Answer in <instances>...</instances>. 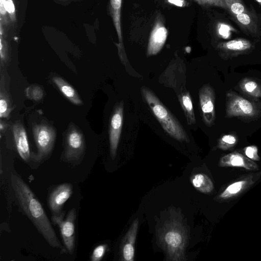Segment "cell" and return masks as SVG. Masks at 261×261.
I'll list each match as a JSON object with an SVG mask.
<instances>
[{
  "label": "cell",
  "instance_id": "obj_1",
  "mask_svg": "<svg viewBox=\"0 0 261 261\" xmlns=\"http://www.w3.org/2000/svg\"><path fill=\"white\" fill-rule=\"evenodd\" d=\"M14 194L21 209L48 244L63 250L41 203L23 179L15 172L11 175Z\"/></svg>",
  "mask_w": 261,
  "mask_h": 261
},
{
  "label": "cell",
  "instance_id": "obj_2",
  "mask_svg": "<svg viewBox=\"0 0 261 261\" xmlns=\"http://www.w3.org/2000/svg\"><path fill=\"white\" fill-rule=\"evenodd\" d=\"M158 241L165 252L167 260L186 259L185 250L187 234L181 223L174 220L165 224L159 232Z\"/></svg>",
  "mask_w": 261,
  "mask_h": 261
},
{
  "label": "cell",
  "instance_id": "obj_3",
  "mask_svg": "<svg viewBox=\"0 0 261 261\" xmlns=\"http://www.w3.org/2000/svg\"><path fill=\"white\" fill-rule=\"evenodd\" d=\"M141 91L145 101L164 130L180 142H188L189 137L182 125L154 93L146 87H143Z\"/></svg>",
  "mask_w": 261,
  "mask_h": 261
},
{
  "label": "cell",
  "instance_id": "obj_4",
  "mask_svg": "<svg viewBox=\"0 0 261 261\" xmlns=\"http://www.w3.org/2000/svg\"><path fill=\"white\" fill-rule=\"evenodd\" d=\"M32 130L38 151L32 155V158L35 162H41L53 150L56 132L53 127L45 123L34 124Z\"/></svg>",
  "mask_w": 261,
  "mask_h": 261
},
{
  "label": "cell",
  "instance_id": "obj_5",
  "mask_svg": "<svg viewBox=\"0 0 261 261\" xmlns=\"http://www.w3.org/2000/svg\"><path fill=\"white\" fill-rule=\"evenodd\" d=\"M259 113L260 108L256 103L234 92L227 93L226 110L227 117H240L250 118L256 117Z\"/></svg>",
  "mask_w": 261,
  "mask_h": 261
},
{
  "label": "cell",
  "instance_id": "obj_6",
  "mask_svg": "<svg viewBox=\"0 0 261 261\" xmlns=\"http://www.w3.org/2000/svg\"><path fill=\"white\" fill-rule=\"evenodd\" d=\"M52 221L58 225L61 235L66 250L72 254L75 248V222L76 210L72 208L68 213L65 219L62 214L59 215H53Z\"/></svg>",
  "mask_w": 261,
  "mask_h": 261
},
{
  "label": "cell",
  "instance_id": "obj_7",
  "mask_svg": "<svg viewBox=\"0 0 261 261\" xmlns=\"http://www.w3.org/2000/svg\"><path fill=\"white\" fill-rule=\"evenodd\" d=\"M85 148L82 133L73 125L68 129L65 141L64 156L68 162L76 161L83 156Z\"/></svg>",
  "mask_w": 261,
  "mask_h": 261
},
{
  "label": "cell",
  "instance_id": "obj_8",
  "mask_svg": "<svg viewBox=\"0 0 261 261\" xmlns=\"http://www.w3.org/2000/svg\"><path fill=\"white\" fill-rule=\"evenodd\" d=\"M123 101L117 103L114 108L109 127L110 153L114 159L117 153L123 121Z\"/></svg>",
  "mask_w": 261,
  "mask_h": 261
},
{
  "label": "cell",
  "instance_id": "obj_9",
  "mask_svg": "<svg viewBox=\"0 0 261 261\" xmlns=\"http://www.w3.org/2000/svg\"><path fill=\"white\" fill-rule=\"evenodd\" d=\"M168 36V31L163 17L160 14L155 17L151 31L147 49V56L158 54L164 46Z\"/></svg>",
  "mask_w": 261,
  "mask_h": 261
},
{
  "label": "cell",
  "instance_id": "obj_10",
  "mask_svg": "<svg viewBox=\"0 0 261 261\" xmlns=\"http://www.w3.org/2000/svg\"><path fill=\"white\" fill-rule=\"evenodd\" d=\"M231 16L247 35L254 38L261 36V17L253 9Z\"/></svg>",
  "mask_w": 261,
  "mask_h": 261
},
{
  "label": "cell",
  "instance_id": "obj_11",
  "mask_svg": "<svg viewBox=\"0 0 261 261\" xmlns=\"http://www.w3.org/2000/svg\"><path fill=\"white\" fill-rule=\"evenodd\" d=\"M199 98L203 120L206 126H211L216 117L215 96L213 88L208 85L203 86L199 90Z\"/></svg>",
  "mask_w": 261,
  "mask_h": 261
},
{
  "label": "cell",
  "instance_id": "obj_12",
  "mask_svg": "<svg viewBox=\"0 0 261 261\" xmlns=\"http://www.w3.org/2000/svg\"><path fill=\"white\" fill-rule=\"evenodd\" d=\"M254 44L250 40L244 38H237L227 42L219 43L217 48L224 58H231L240 55L251 52Z\"/></svg>",
  "mask_w": 261,
  "mask_h": 261
},
{
  "label": "cell",
  "instance_id": "obj_13",
  "mask_svg": "<svg viewBox=\"0 0 261 261\" xmlns=\"http://www.w3.org/2000/svg\"><path fill=\"white\" fill-rule=\"evenodd\" d=\"M72 192L73 187L70 183L60 184L51 191L47 202L53 215H59L62 214L63 206L70 197Z\"/></svg>",
  "mask_w": 261,
  "mask_h": 261
},
{
  "label": "cell",
  "instance_id": "obj_14",
  "mask_svg": "<svg viewBox=\"0 0 261 261\" xmlns=\"http://www.w3.org/2000/svg\"><path fill=\"white\" fill-rule=\"evenodd\" d=\"M122 3V0H110L109 12L118 38V43L116 44L118 55L121 62L125 64L127 62V59L122 38L121 19Z\"/></svg>",
  "mask_w": 261,
  "mask_h": 261
},
{
  "label": "cell",
  "instance_id": "obj_15",
  "mask_svg": "<svg viewBox=\"0 0 261 261\" xmlns=\"http://www.w3.org/2000/svg\"><path fill=\"white\" fill-rule=\"evenodd\" d=\"M139 225L138 219L133 222L123 237L120 247V259L133 261L135 256V245Z\"/></svg>",
  "mask_w": 261,
  "mask_h": 261
},
{
  "label": "cell",
  "instance_id": "obj_16",
  "mask_svg": "<svg viewBox=\"0 0 261 261\" xmlns=\"http://www.w3.org/2000/svg\"><path fill=\"white\" fill-rule=\"evenodd\" d=\"M14 142L18 153L25 162H29L32 158L25 129L22 123H15L12 128Z\"/></svg>",
  "mask_w": 261,
  "mask_h": 261
},
{
  "label": "cell",
  "instance_id": "obj_17",
  "mask_svg": "<svg viewBox=\"0 0 261 261\" xmlns=\"http://www.w3.org/2000/svg\"><path fill=\"white\" fill-rule=\"evenodd\" d=\"M219 165L221 167H241L251 170L258 169V166L253 161L237 152L222 156L220 160Z\"/></svg>",
  "mask_w": 261,
  "mask_h": 261
},
{
  "label": "cell",
  "instance_id": "obj_18",
  "mask_svg": "<svg viewBox=\"0 0 261 261\" xmlns=\"http://www.w3.org/2000/svg\"><path fill=\"white\" fill-rule=\"evenodd\" d=\"M14 0H0V23L3 27H8L16 21Z\"/></svg>",
  "mask_w": 261,
  "mask_h": 261
},
{
  "label": "cell",
  "instance_id": "obj_19",
  "mask_svg": "<svg viewBox=\"0 0 261 261\" xmlns=\"http://www.w3.org/2000/svg\"><path fill=\"white\" fill-rule=\"evenodd\" d=\"M53 81L62 94L72 103L83 105V101L75 89L67 82L59 76H54Z\"/></svg>",
  "mask_w": 261,
  "mask_h": 261
},
{
  "label": "cell",
  "instance_id": "obj_20",
  "mask_svg": "<svg viewBox=\"0 0 261 261\" xmlns=\"http://www.w3.org/2000/svg\"><path fill=\"white\" fill-rule=\"evenodd\" d=\"M193 187L198 191L203 193H210L214 189V185L211 179L206 174H196L191 178Z\"/></svg>",
  "mask_w": 261,
  "mask_h": 261
},
{
  "label": "cell",
  "instance_id": "obj_21",
  "mask_svg": "<svg viewBox=\"0 0 261 261\" xmlns=\"http://www.w3.org/2000/svg\"><path fill=\"white\" fill-rule=\"evenodd\" d=\"M179 101L184 111L188 124H194L196 122L193 107L190 94L188 92L181 93L178 96Z\"/></svg>",
  "mask_w": 261,
  "mask_h": 261
},
{
  "label": "cell",
  "instance_id": "obj_22",
  "mask_svg": "<svg viewBox=\"0 0 261 261\" xmlns=\"http://www.w3.org/2000/svg\"><path fill=\"white\" fill-rule=\"evenodd\" d=\"M248 183L247 180H240L231 184L220 194L219 198L226 199L237 195L247 187Z\"/></svg>",
  "mask_w": 261,
  "mask_h": 261
},
{
  "label": "cell",
  "instance_id": "obj_23",
  "mask_svg": "<svg viewBox=\"0 0 261 261\" xmlns=\"http://www.w3.org/2000/svg\"><path fill=\"white\" fill-rule=\"evenodd\" d=\"M240 89L245 93L256 97H261V87L255 81L245 78L239 84Z\"/></svg>",
  "mask_w": 261,
  "mask_h": 261
},
{
  "label": "cell",
  "instance_id": "obj_24",
  "mask_svg": "<svg viewBox=\"0 0 261 261\" xmlns=\"http://www.w3.org/2000/svg\"><path fill=\"white\" fill-rule=\"evenodd\" d=\"M12 110L9 97L4 89L1 86L0 92V117L8 118Z\"/></svg>",
  "mask_w": 261,
  "mask_h": 261
},
{
  "label": "cell",
  "instance_id": "obj_25",
  "mask_svg": "<svg viewBox=\"0 0 261 261\" xmlns=\"http://www.w3.org/2000/svg\"><path fill=\"white\" fill-rule=\"evenodd\" d=\"M237 137L233 134L223 135L219 140L218 147L221 149L226 150L233 147L237 143Z\"/></svg>",
  "mask_w": 261,
  "mask_h": 261
},
{
  "label": "cell",
  "instance_id": "obj_26",
  "mask_svg": "<svg viewBox=\"0 0 261 261\" xmlns=\"http://www.w3.org/2000/svg\"><path fill=\"white\" fill-rule=\"evenodd\" d=\"M227 10L231 15L238 14L245 11L247 9L242 0H224Z\"/></svg>",
  "mask_w": 261,
  "mask_h": 261
},
{
  "label": "cell",
  "instance_id": "obj_27",
  "mask_svg": "<svg viewBox=\"0 0 261 261\" xmlns=\"http://www.w3.org/2000/svg\"><path fill=\"white\" fill-rule=\"evenodd\" d=\"M26 94L29 98L38 101L43 98V91L39 86H32L27 89Z\"/></svg>",
  "mask_w": 261,
  "mask_h": 261
},
{
  "label": "cell",
  "instance_id": "obj_28",
  "mask_svg": "<svg viewBox=\"0 0 261 261\" xmlns=\"http://www.w3.org/2000/svg\"><path fill=\"white\" fill-rule=\"evenodd\" d=\"M107 248L106 244H100L96 246L92 253L90 259L92 261H99L103 258Z\"/></svg>",
  "mask_w": 261,
  "mask_h": 261
},
{
  "label": "cell",
  "instance_id": "obj_29",
  "mask_svg": "<svg viewBox=\"0 0 261 261\" xmlns=\"http://www.w3.org/2000/svg\"><path fill=\"white\" fill-rule=\"evenodd\" d=\"M198 4L207 6H215L227 10V7L224 0H193Z\"/></svg>",
  "mask_w": 261,
  "mask_h": 261
},
{
  "label": "cell",
  "instance_id": "obj_30",
  "mask_svg": "<svg viewBox=\"0 0 261 261\" xmlns=\"http://www.w3.org/2000/svg\"><path fill=\"white\" fill-rule=\"evenodd\" d=\"M244 153L246 156L252 161H259L260 158L258 154L257 147L251 145L244 148Z\"/></svg>",
  "mask_w": 261,
  "mask_h": 261
},
{
  "label": "cell",
  "instance_id": "obj_31",
  "mask_svg": "<svg viewBox=\"0 0 261 261\" xmlns=\"http://www.w3.org/2000/svg\"><path fill=\"white\" fill-rule=\"evenodd\" d=\"M8 47L7 43L3 36H0V56L1 63L6 62L7 58Z\"/></svg>",
  "mask_w": 261,
  "mask_h": 261
},
{
  "label": "cell",
  "instance_id": "obj_32",
  "mask_svg": "<svg viewBox=\"0 0 261 261\" xmlns=\"http://www.w3.org/2000/svg\"><path fill=\"white\" fill-rule=\"evenodd\" d=\"M168 2L178 7H183L185 6L186 2L185 0H168Z\"/></svg>",
  "mask_w": 261,
  "mask_h": 261
},
{
  "label": "cell",
  "instance_id": "obj_33",
  "mask_svg": "<svg viewBox=\"0 0 261 261\" xmlns=\"http://www.w3.org/2000/svg\"><path fill=\"white\" fill-rule=\"evenodd\" d=\"M0 126H1V127H0L1 130L2 131L3 130H4L5 126V125L3 124V122L2 120L1 121Z\"/></svg>",
  "mask_w": 261,
  "mask_h": 261
},
{
  "label": "cell",
  "instance_id": "obj_34",
  "mask_svg": "<svg viewBox=\"0 0 261 261\" xmlns=\"http://www.w3.org/2000/svg\"><path fill=\"white\" fill-rule=\"evenodd\" d=\"M261 6V0H255Z\"/></svg>",
  "mask_w": 261,
  "mask_h": 261
},
{
  "label": "cell",
  "instance_id": "obj_35",
  "mask_svg": "<svg viewBox=\"0 0 261 261\" xmlns=\"http://www.w3.org/2000/svg\"><path fill=\"white\" fill-rule=\"evenodd\" d=\"M65 1H67V0H65Z\"/></svg>",
  "mask_w": 261,
  "mask_h": 261
}]
</instances>
